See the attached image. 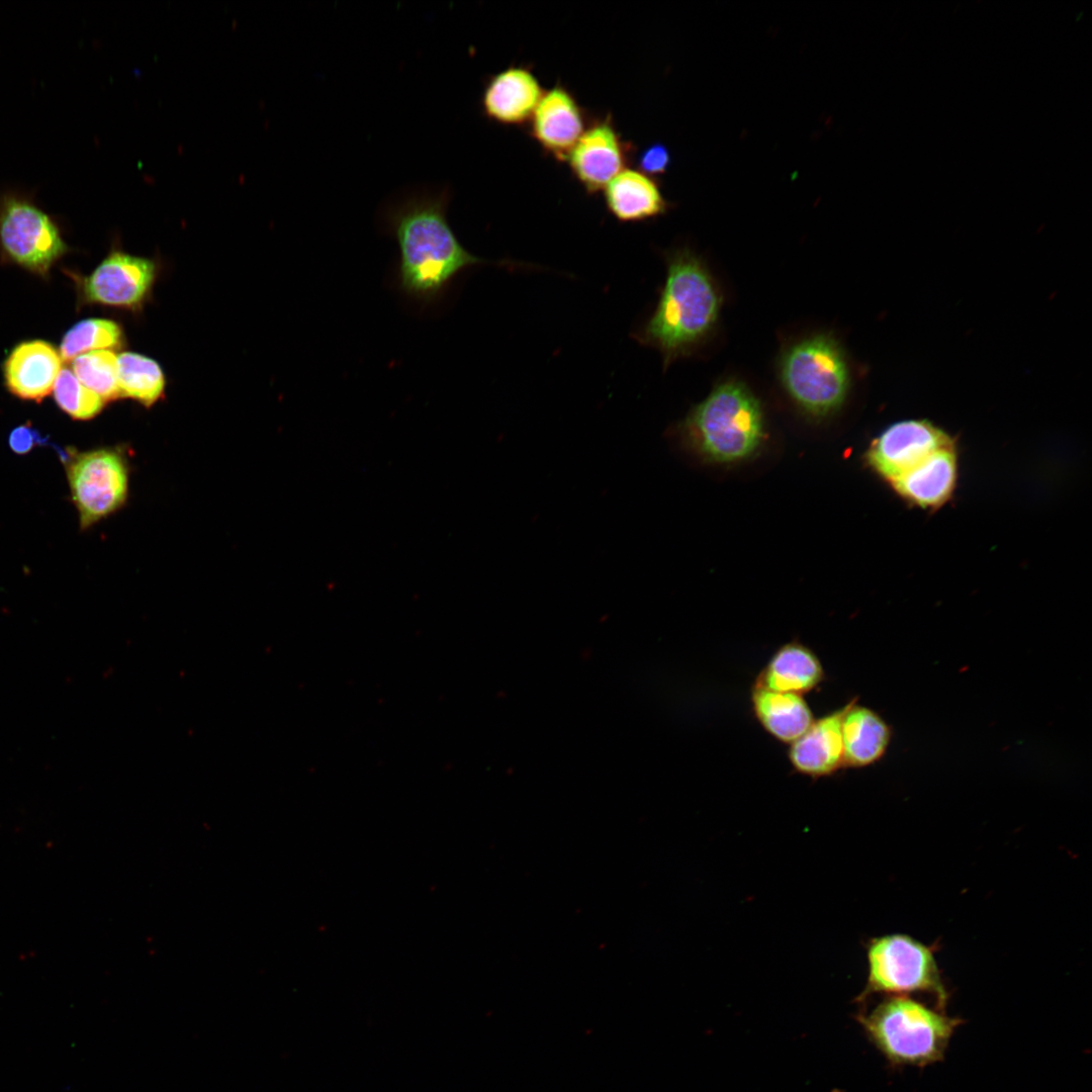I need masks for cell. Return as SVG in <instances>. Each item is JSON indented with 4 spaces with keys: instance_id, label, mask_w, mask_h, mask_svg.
<instances>
[{
    "instance_id": "6da1fadb",
    "label": "cell",
    "mask_w": 1092,
    "mask_h": 1092,
    "mask_svg": "<svg viewBox=\"0 0 1092 1092\" xmlns=\"http://www.w3.org/2000/svg\"><path fill=\"white\" fill-rule=\"evenodd\" d=\"M448 186L418 188L385 204L381 218L399 250L398 289L422 306L438 303L465 269L486 263L469 253L447 220Z\"/></svg>"
},
{
    "instance_id": "7a4b0ae2",
    "label": "cell",
    "mask_w": 1092,
    "mask_h": 1092,
    "mask_svg": "<svg viewBox=\"0 0 1092 1092\" xmlns=\"http://www.w3.org/2000/svg\"><path fill=\"white\" fill-rule=\"evenodd\" d=\"M665 263L658 302L634 337L658 350L667 367L710 338L720 318L723 296L704 261L691 250L668 252Z\"/></svg>"
},
{
    "instance_id": "3957f363",
    "label": "cell",
    "mask_w": 1092,
    "mask_h": 1092,
    "mask_svg": "<svg viewBox=\"0 0 1092 1092\" xmlns=\"http://www.w3.org/2000/svg\"><path fill=\"white\" fill-rule=\"evenodd\" d=\"M682 445L706 461L750 458L764 438L761 403L742 381L719 382L675 427Z\"/></svg>"
},
{
    "instance_id": "277c9868",
    "label": "cell",
    "mask_w": 1092,
    "mask_h": 1092,
    "mask_svg": "<svg viewBox=\"0 0 1092 1092\" xmlns=\"http://www.w3.org/2000/svg\"><path fill=\"white\" fill-rule=\"evenodd\" d=\"M858 1021L867 1035L894 1066L924 1067L944 1058L960 1018L907 996H891Z\"/></svg>"
},
{
    "instance_id": "5b68a950",
    "label": "cell",
    "mask_w": 1092,
    "mask_h": 1092,
    "mask_svg": "<svg viewBox=\"0 0 1092 1092\" xmlns=\"http://www.w3.org/2000/svg\"><path fill=\"white\" fill-rule=\"evenodd\" d=\"M781 383L802 412L825 418L844 403L850 388L845 353L831 334L820 333L790 345L779 362Z\"/></svg>"
},
{
    "instance_id": "8992f818",
    "label": "cell",
    "mask_w": 1092,
    "mask_h": 1092,
    "mask_svg": "<svg viewBox=\"0 0 1092 1092\" xmlns=\"http://www.w3.org/2000/svg\"><path fill=\"white\" fill-rule=\"evenodd\" d=\"M869 976L858 999L872 994L906 996L929 993L944 1011L948 993L942 982L933 948L901 933L876 937L867 949Z\"/></svg>"
},
{
    "instance_id": "52a82bcc",
    "label": "cell",
    "mask_w": 1092,
    "mask_h": 1092,
    "mask_svg": "<svg viewBox=\"0 0 1092 1092\" xmlns=\"http://www.w3.org/2000/svg\"><path fill=\"white\" fill-rule=\"evenodd\" d=\"M80 528L89 529L119 511L129 488V461L120 446L61 452Z\"/></svg>"
},
{
    "instance_id": "ba28073f",
    "label": "cell",
    "mask_w": 1092,
    "mask_h": 1092,
    "mask_svg": "<svg viewBox=\"0 0 1092 1092\" xmlns=\"http://www.w3.org/2000/svg\"><path fill=\"white\" fill-rule=\"evenodd\" d=\"M0 247L17 264L46 273L66 251L51 216L18 192L0 194Z\"/></svg>"
},
{
    "instance_id": "9c48e42d",
    "label": "cell",
    "mask_w": 1092,
    "mask_h": 1092,
    "mask_svg": "<svg viewBox=\"0 0 1092 1092\" xmlns=\"http://www.w3.org/2000/svg\"><path fill=\"white\" fill-rule=\"evenodd\" d=\"M159 273L155 260L112 250L81 282L83 299L140 311L151 297Z\"/></svg>"
},
{
    "instance_id": "30bf717a",
    "label": "cell",
    "mask_w": 1092,
    "mask_h": 1092,
    "mask_svg": "<svg viewBox=\"0 0 1092 1092\" xmlns=\"http://www.w3.org/2000/svg\"><path fill=\"white\" fill-rule=\"evenodd\" d=\"M953 447L951 438L927 421L891 425L871 444L867 460L890 484L938 450Z\"/></svg>"
},
{
    "instance_id": "8fae6325",
    "label": "cell",
    "mask_w": 1092,
    "mask_h": 1092,
    "mask_svg": "<svg viewBox=\"0 0 1092 1092\" xmlns=\"http://www.w3.org/2000/svg\"><path fill=\"white\" fill-rule=\"evenodd\" d=\"M630 154V144L606 116L587 125L565 162L584 191L596 194L627 168Z\"/></svg>"
},
{
    "instance_id": "7c38bea8",
    "label": "cell",
    "mask_w": 1092,
    "mask_h": 1092,
    "mask_svg": "<svg viewBox=\"0 0 1092 1092\" xmlns=\"http://www.w3.org/2000/svg\"><path fill=\"white\" fill-rule=\"evenodd\" d=\"M587 117L573 93L557 83L545 91L530 120L529 131L548 155L565 162L587 127Z\"/></svg>"
},
{
    "instance_id": "4fadbf2b",
    "label": "cell",
    "mask_w": 1092,
    "mask_h": 1092,
    "mask_svg": "<svg viewBox=\"0 0 1092 1092\" xmlns=\"http://www.w3.org/2000/svg\"><path fill=\"white\" fill-rule=\"evenodd\" d=\"M545 90L526 66L511 65L489 75L480 96L483 115L504 125L528 123Z\"/></svg>"
},
{
    "instance_id": "5bb4252c",
    "label": "cell",
    "mask_w": 1092,
    "mask_h": 1092,
    "mask_svg": "<svg viewBox=\"0 0 1092 1092\" xmlns=\"http://www.w3.org/2000/svg\"><path fill=\"white\" fill-rule=\"evenodd\" d=\"M61 367L62 358L50 343L23 342L4 363L5 383L14 395L39 401L53 391Z\"/></svg>"
},
{
    "instance_id": "9a60e30c",
    "label": "cell",
    "mask_w": 1092,
    "mask_h": 1092,
    "mask_svg": "<svg viewBox=\"0 0 1092 1092\" xmlns=\"http://www.w3.org/2000/svg\"><path fill=\"white\" fill-rule=\"evenodd\" d=\"M846 705L817 720L793 743V767L811 778L828 777L843 767L841 723Z\"/></svg>"
},
{
    "instance_id": "2e32d148",
    "label": "cell",
    "mask_w": 1092,
    "mask_h": 1092,
    "mask_svg": "<svg viewBox=\"0 0 1092 1092\" xmlns=\"http://www.w3.org/2000/svg\"><path fill=\"white\" fill-rule=\"evenodd\" d=\"M843 767L861 768L881 760L893 736L891 726L880 714L852 699L846 704L841 723Z\"/></svg>"
},
{
    "instance_id": "e0dca14e",
    "label": "cell",
    "mask_w": 1092,
    "mask_h": 1092,
    "mask_svg": "<svg viewBox=\"0 0 1092 1092\" xmlns=\"http://www.w3.org/2000/svg\"><path fill=\"white\" fill-rule=\"evenodd\" d=\"M603 191L608 210L623 222L654 218L669 208L658 183L639 170L624 169Z\"/></svg>"
},
{
    "instance_id": "ac0fdd59",
    "label": "cell",
    "mask_w": 1092,
    "mask_h": 1092,
    "mask_svg": "<svg viewBox=\"0 0 1092 1092\" xmlns=\"http://www.w3.org/2000/svg\"><path fill=\"white\" fill-rule=\"evenodd\" d=\"M957 480L953 447L936 451L891 483L894 489L921 508H937L951 495Z\"/></svg>"
},
{
    "instance_id": "d6986e66",
    "label": "cell",
    "mask_w": 1092,
    "mask_h": 1092,
    "mask_svg": "<svg viewBox=\"0 0 1092 1092\" xmlns=\"http://www.w3.org/2000/svg\"><path fill=\"white\" fill-rule=\"evenodd\" d=\"M824 670L816 654L799 642L780 647L756 677L754 688L802 695L815 689Z\"/></svg>"
},
{
    "instance_id": "ffe728a7",
    "label": "cell",
    "mask_w": 1092,
    "mask_h": 1092,
    "mask_svg": "<svg viewBox=\"0 0 1092 1092\" xmlns=\"http://www.w3.org/2000/svg\"><path fill=\"white\" fill-rule=\"evenodd\" d=\"M751 702L760 725L783 743H793L814 721L802 695L753 688Z\"/></svg>"
},
{
    "instance_id": "44dd1931",
    "label": "cell",
    "mask_w": 1092,
    "mask_h": 1092,
    "mask_svg": "<svg viewBox=\"0 0 1092 1092\" xmlns=\"http://www.w3.org/2000/svg\"><path fill=\"white\" fill-rule=\"evenodd\" d=\"M117 364L121 397H129L149 407L163 396L165 375L154 359L134 352H122L117 356Z\"/></svg>"
},
{
    "instance_id": "7402d4cb",
    "label": "cell",
    "mask_w": 1092,
    "mask_h": 1092,
    "mask_svg": "<svg viewBox=\"0 0 1092 1092\" xmlns=\"http://www.w3.org/2000/svg\"><path fill=\"white\" fill-rule=\"evenodd\" d=\"M125 343L122 328L107 318H88L73 326L64 336L60 356L73 361L79 355L96 351L120 349Z\"/></svg>"
},
{
    "instance_id": "603a6c76",
    "label": "cell",
    "mask_w": 1092,
    "mask_h": 1092,
    "mask_svg": "<svg viewBox=\"0 0 1092 1092\" xmlns=\"http://www.w3.org/2000/svg\"><path fill=\"white\" fill-rule=\"evenodd\" d=\"M73 372L89 389L105 401L120 398L117 356L111 350H96L73 360Z\"/></svg>"
},
{
    "instance_id": "cb8c5ba5",
    "label": "cell",
    "mask_w": 1092,
    "mask_h": 1092,
    "mask_svg": "<svg viewBox=\"0 0 1092 1092\" xmlns=\"http://www.w3.org/2000/svg\"><path fill=\"white\" fill-rule=\"evenodd\" d=\"M53 391L57 404L74 420L86 421L94 418L106 402L86 387L68 368L61 370Z\"/></svg>"
},
{
    "instance_id": "d4e9b609",
    "label": "cell",
    "mask_w": 1092,
    "mask_h": 1092,
    "mask_svg": "<svg viewBox=\"0 0 1092 1092\" xmlns=\"http://www.w3.org/2000/svg\"><path fill=\"white\" fill-rule=\"evenodd\" d=\"M671 158L666 146L654 143L646 147L638 156L637 166L642 173L653 177L666 172Z\"/></svg>"
},
{
    "instance_id": "484cf974",
    "label": "cell",
    "mask_w": 1092,
    "mask_h": 1092,
    "mask_svg": "<svg viewBox=\"0 0 1092 1092\" xmlns=\"http://www.w3.org/2000/svg\"><path fill=\"white\" fill-rule=\"evenodd\" d=\"M43 439L39 432L33 429L29 424L14 428L8 437L9 447L16 454H26L30 452L35 445H40Z\"/></svg>"
}]
</instances>
